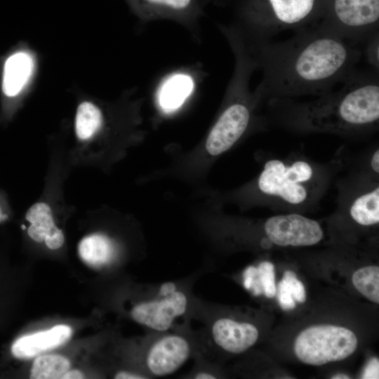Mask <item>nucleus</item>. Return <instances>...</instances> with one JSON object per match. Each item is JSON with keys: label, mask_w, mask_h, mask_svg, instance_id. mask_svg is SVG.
Listing matches in <instances>:
<instances>
[{"label": "nucleus", "mask_w": 379, "mask_h": 379, "mask_svg": "<svg viewBox=\"0 0 379 379\" xmlns=\"http://www.w3.org/2000/svg\"><path fill=\"white\" fill-rule=\"evenodd\" d=\"M379 0H333L332 12L317 27L350 44H363L378 32Z\"/></svg>", "instance_id": "obj_6"}, {"label": "nucleus", "mask_w": 379, "mask_h": 379, "mask_svg": "<svg viewBox=\"0 0 379 379\" xmlns=\"http://www.w3.org/2000/svg\"><path fill=\"white\" fill-rule=\"evenodd\" d=\"M102 116L100 109L93 103L81 102L77 110L75 132L81 140L90 139L101 126Z\"/></svg>", "instance_id": "obj_20"}, {"label": "nucleus", "mask_w": 379, "mask_h": 379, "mask_svg": "<svg viewBox=\"0 0 379 379\" xmlns=\"http://www.w3.org/2000/svg\"><path fill=\"white\" fill-rule=\"evenodd\" d=\"M114 378L116 379H145V378H148V377H146V375L140 374V373H131L128 371H121L115 374Z\"/></svg>", "instance_id": "obj_26"}, {"label": "nucleus", "mask_w": 379, "mask_h": 379, "mask_svg": "<svg viewBox=\"0 0 379 379\" xmlns=\"http://www.w3.org/2000/svg\"><path fill=\"white\" fill-rule=\"evenodd\" d=\"M188 307L187 294L175 284L166 283L154 297L135 305L131 315L137 323L152 331L164 332L186 313Z\"/></svg>", "instance_id": "obj_7"}, {"label": "nucleus", "mask_w": 379, "mask_h": 379, "mask_svg": "<svg viewBox=\"0 0 379 379\" xmlns=\"http://www.w3.org/2000/svg\"><path fill=\"white\" fill-rule=\"evenodd\" d=\"M72 330L64 324L18 338L12 345L13 355L18 359H30L44 352L55 349L71 337Z\"/></svg>", "instance_id": "obj_12"}, {"label": "nucleus", "mask_w": 379, "mask_h": 379, "mask_svg": "<svg viewBox=\"0 0 379 379\" xmlns=\"http://www.w3.org/2000/svg\"><path fill=\"white\" fill-rule=\"evenodd\" d=\"M358 341L348 328L333 325L308 327L296 338L294 352L302 362L321 366L346 359L353 354Z\"/></svg>", "instance_id": "obj_5"}, {"label": "nucleus", "mask_w": 379, "mask_h": 379, "mask_svg": "<svg viewBox=\"0 0 379 379\" xmlns=\"http://www.w3.org/2000/svg\"><path fill=\"white\" fill-rule=\"evenodd\" d=\"M7 218H8L7 215L5 214V213L3 212V211H2V209H1V206H0V222H3V221H4L5 220H6Z\"/></svg>", "instance_id": "obj_31"}, {"label": "nucleus", "mask_w": 379, "mask_h": 379, "mask_svg": "<svg viewBox=\"0 0 379 379\" xmlns=\"http://www.w3.org/2000/svg\"><path fill=\"white\" fill-rule=\"evenodd\" d=\"M243 284L255 296L264 293L267 298H274L277 293L274 265L264 261L258 267L248 266L243 273Z\"/></svg>", "instance_id": "obj_15"}, {"label": "nucleus", "mask_w": 379, "mask_h": 379, "mask_svg": "<svg viewBox=\"0 0 379 379\" xmlns=\"http://www.w3.org/2000/svg\"><path fill=\"white\" fill-rule=\"evenodd\" d=\"M351 218L359 225L371 226L379 222V187L357 197L350 206Z\"/></svg>", "instance_id": "obj_18"}, {"label": "nucleus", "mask_w": 379, "mask_h": 379, "mask_svg": "<svg viewBox=\"0 0 379 379\" xmlns=\"http://www.w3.org/2000/svg\"><path fill=\"white\" fill-rule=\"evenodd\" d=\"M193 378L196 379H214L216 378L214 374L208 372V371H198L193 375Z\"/></svg>", "instance_id": "obj_29"}, {"label": "nucleus", "mask_w": 379, "mask_h": 379, "mask_svg": "<svg viewBox=\"0 0 379 379\" xmlns=\"http://www.w3.org/2000/svg\"><path fill=\"white\" fill-rule=\"evenodd\" d=\"M317 178L316 169L304 159H272L265 164L258 186L268 197L299 206L310 199Z\"/></svg>", "instance_id": "obj_4"}, {"label": "nucleus", "mask_w": 379, "mask_h": 379, "mask_svg": "<svg viewBox=\"0 0 379 379\" xmlns=\"http://www.w3.org/2000/svg\"><path fill=\"white\" fill-rule=\"evenodd\" d=\"M25 218L30 223L27 233L32 240L39 243L44 241L52 250L62 246L64 234L55 225L51 208L47 204L37 202L33 204L27 210Z\"/></svg>", "instance_id": "obj_13"}, {"label": "nucleus", "mask_w": 379, "mask_h": 379, "mask_svg": "<svg viewBox=\"0 0 379 379\" xmlns=\"http://www.w3.org/2000/svg\"><path fill=\"white\" fill-rule=\"evenodd\" d=\"M266 6H249L241 28L234 29L246 43L270 40L276 34L306 29L314 14L317 0H265Z\"/></svg>", "instance_id": "obj_3"}, {"label": "nucleus", "mask_w": 379, "mask_h": 379, "mask_svg": "<svg viewBox=\"0 0 379 379\" xmlns=\"http://www.w3.org/2000/svg\"><path fill=\"white\" fill-rule=\"evenodd\" d=\"M84 374L79 370H68L63 375V379H81L84 378Z\"/></svg>", "instance_id": "obj_27"}, {"label": "nucleus", "mask_w": 379, "mask_h": 379, "mask_svg": "<svg viewBox=\"0 0 379 379\" xmlns=\"http://www.w3.org/2000/svg\"><path fill=\"white\" fill-rule=\"evenodd\" d=\"M379 362L377 358H373L369 360L366 364L363 373L362 378H378V370Z\"/></svg>", "instance_id": "obj_25"}, {"label": "nucleus", "mask_w": 379, "mask_h": 379, "mask_svg": "<svg viewBox=\"0 0 379 379\" xmlns=\"http://www.w3.org/2000/svg\"><path fill=\"white\" fill-rule=\"evenodd\" d=\"M364 50H361L362 55H365L368 64L373 67L374 70L378 72L379 67V35L378 32L373 34L363 43Z\"/></svg>", "instance_id": "obj_22"}, {"label": "nucleus", "mask_w": 379, "mask_h": 379, "mask_svg": "<svg viewBox=\"0 0 379 379\" xmlns=\"http://www.w3.org/2000/svg\"><path fill=\"white\" fill-rule=\"evenodd\" d=\"M378 72L355 70L339 89L309 102L277 98L268 100V104L283 111L284 122L296 128L335 134L370 129L379 119Z\"/></svg>", "instance_id": "obj_2"}, {"label": "nucleus", "mask_w": 379, "mask_h": 379, "mask_svg": "<svg viewBox=\"0 0 379 379\" xmlns=\"http://www.w3.org/2000/svg\"><path fill=\"white\" fill-rule=\"evenodd\" d=\"M81 259L93 267L108 263L114 253L112 241L106 236L93 234L84 237L78 246Z\"/></svg>", "instance_id": "obj_17"}, {"label": "nucleus", "mask_w": 379, "mask_h": 379, "mask_svg": "<svg viewBox=\"0 0 379 379\" xmlns=\"http://www.w3.org/2000/svg\"><path fill=\"white\" fill-rule=\"evenodd\" d=\"M354 286L369 300L379 302V267L371 265L357 270L352 275Z\"/></svg>", "instance_id": "obj_21"}, {"label": "nucleus", "mask_w": 379, "mask_h": 379, "mask_svg": "<svg viewBox=\"0 0 379 379\" xmlns=\"http://www.w3.org/2000/svg\"><path fill=\"white\" fill-rule=\"evenodd\" d=\"M264 230L272 244L279 246H312L324 236L318 222L298 213L270 217L265 221Z\"/></svg>", "instance_id": "obj_8"}, {"label": "nucleus", "mask_w": 379, "mask_h": 379, "mask_svg": "<svg viewBox=\"0 0 379 379\" xmlns=\"http://www.w3.org/2000/svg\"><path fill=\"white\" fill-rule=\"evenodd\" d=\"M241 41L262 70L256 90L262 100L328 93L356 70L362 57L361 49L318 27L279 41Z\"/></svg>", "instance_id": "obj_1"}, {"label": "nucleus", "mask_w": 379, "mask_h": 379, "mask_svg": "<svg viewBox=\"0 0 379 379\" xmlns=\"http://www.w3.org/2000/svg\"><path fill=\"white\" fill-rule=\"evenodd\" d=\"M133 8L149 18L194 19L208 0H128Z\"/></svg>", "instance_id": "obj_11"}, {"label": "nucleus", "mask_w": 379, "mask_h": 379, "mask_svg": "<svg viewBox=\"0 0 379 379\" xmlns=\"http://www.w3.org/2000/svg\"><path fill=\"white\" fill-rule=\"evenodd\" d=\"M282 280L290 290L293 299L300 303L306 300V293L303 284L298 279L295 272L286 270L284 273Z\"/></svg>", "instance_id": "obj_23"}, {"label": "nucleus", "mask_w": 379, "mask_h": 379, "mask_svg": "<svg viewBox=\"0 0 379 379\" xmlns=\"http://www.w3.org/2000/svg\"><path fill=\"white\" fill-rule=\"evenodd\" d=\"M34 66L32 56L26 51L11 55L4 67L2 88L4 94L9 97L19 94L31 78Z\"/></svg>", "instance_id": "obj_14"}, {"label": "nucleus", "mask_w": 379, "mask_h": 379, "mask_svg": "<svg viewBox=\"0 0 379 379\" xmlns=\"http://www.w3.org/2000/svg\"><path fill=\"white\" fill-rule=\"evenodd\" d=\"M277 298L280 307L284 310H293L295 302L286 283L281 279L277 286Z\"/></svg>", "instance_id": "obj_24"}, {"label": "nucleus", "mask_w": 379, "mask_h": 379, "mask_svg": "<svg viewBox=\"0 0 379 379\" xmlns=\"http://www.w3.org/2000/svg\"><path fill=\"white\" fill-rule=\"evenodd\" d=\"M70 361L63 356L44 354L38 356L34 361L30 378L60 379L69 370Z\"/></svg>", "instance_id": "obj_19"}, {"label": "nucleus", "mask_w": 379, "mask_h": 379, "mask_svg": "<svg viewBox=\"0 0 379 379\" xmlns=\"http://www.w3.org/2000/svg\"><path fill=\"white\" fill-rule=\"evenodd\" d=\"M192 352L190 340L180 334H166L149 346L145 356L149 376H165L175 372Z\"/></svg>", "instance_id": "obj_9"}, {"label": "nucleus", "mask_w": 379, "mask_h": 379, "mask_svg": "<svg viewBox=\"0 0 379 379\" xmlns=\"http://www.w3.org/2000/svg\"><path fill=\"white\" fill-rule=\"evenodd\" d=\"M371 167L377 174L379 173V151L376 149L371 159Z\"/></svg>", "instance_id": "obj_28"}, {"label": "nucleus", "mask_w": 379, "mask_h": 379, "mask_svg": "<svg viewBox=\"0 0 379 379\" xmlns=\"http://www.w3.org/2000/svg\"><path fill=\"white\" fill-rule=\"evenodd\" d=\"M333 379H347L350 378V377L347 375L343 374V373H338L332 377Z\"/></svg>", "instance_id": "obj_30"}, {"label": "nucleus", "mask_w": 379, "mask_h": 379, "mask_svg": "<svg viewBox=\"0 0 379 379\" xmlns=\"http://www.w3.org/2000/svg\"><path fill=\"white\" fill-rule=\"evenodd\" d=\"M193 86L192 78L187 74H177L168 78L159 93L161 109L166 112L178 109L190 95Z\"/></svg>", "instance_id": "obj_16"}, {"label": "nucleus", "mask_w": 379, "mask_h": 379, "mask_svg": "<svg viewBox=\"0 0 379 379\" xmlns=\"http://www.w3.org/2000/svg\"><path fill=\"white\" fill-rule=\"evenodd\" d=\"M211 332L213 342L232 354L245 352L256 343L259 335L254 325L229 318L215 320L211 326Z\"/></svg>", "instance_id": "obj_10"}]
</instances>
